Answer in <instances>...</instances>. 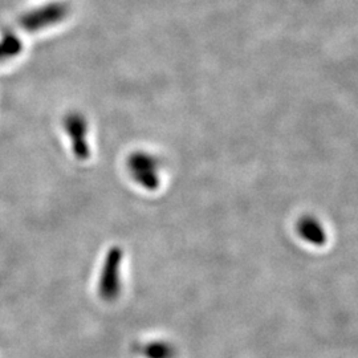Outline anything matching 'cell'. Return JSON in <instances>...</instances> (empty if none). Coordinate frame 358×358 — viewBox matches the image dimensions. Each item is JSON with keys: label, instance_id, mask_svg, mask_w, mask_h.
<instances>
[{"label": "cell", "instance_id": "4", "mask_svg": "<svg viewBox=\"0 0 358 358\" xmlns=\"http://www.w3.org/2000/svg\"><path fill=\"white\" fill-rule=\"evenodd\" d=\"M296 230H297L299 236L304 242H307L310 245H315V247H322L328 241L325 227L322 226V223L317 217H312V215L300 217L297 222Z\"/></svg>", "mask_w": 358, "mask_h": 358}, {"label": "cell", "instance_id": "1", "mask_svg": "<svg viewBox=\"0 0 358 358\" xmlns=\"http://www.w3.org/2000/svg\"><path fill=\"white\" fill-rule=\"evenodd\" d=\"M124 251L121 247H112L105 256L100 278L99 294L106 303H113L121 294V264Z\"/></svg>", "mask_w": 358, "mask_h": 358}, {"label": "cell", "instance_id": "2", "mask_svg": "<svg viewBox=\"0 0 358 358\" xmlns=\"http://www.w3.org/2000/svg\"><path fill=\"white\" fill-rule=\"evenodd\" d=\"M129 174L134 183L148 192H155L161 185V164L157 157L145 152H137L129 157Z\"/></svg>", "mask_w": 358, "mask_h": 358}, {"label": "cell", "instance_id": "5", "mask_svg": "<svg viewBox=\"0 0 358 358\" xmlns=\"http://www.w3.org/2000/svg\"><path fill=\"white\" fill-rule=\"evenodd\" d=\"M138 353L146 358H174L177 352L167 341H150L138 345Z\"/></svg>", "mask_w": 358, "mask_h": 358}, {"label": "cell", "instance_id": "6", "mask_svg": "<svg viewBox=\"0 0 358 358\" xmlns=\"http://www.w3.org/2000/svg\"><path fill=\"white\" fill-rule=\"evenodd\" d=\"M3 43L4 44L0 45V60L10 59L20 51V44L16 40H8V41H3Z\"/></svg>", "mask_w": 358, "mask_h": 358}, {"label": "cell", "instance_id": "3", "mask_svg": "<svg viewBox=\"0 0 358 358\" xmlns=\"http://www.w3.org/2000/svg\"><path fill=\"white\" fill-rule=\"evenodd\" d=\"M65 130L72 143V152L78 161H87L90 157V145L87 141L88 125L78 115H69L65 120Z\"/></svg>", "mask_w": 358, "mask_h": 358}]
</instances>
